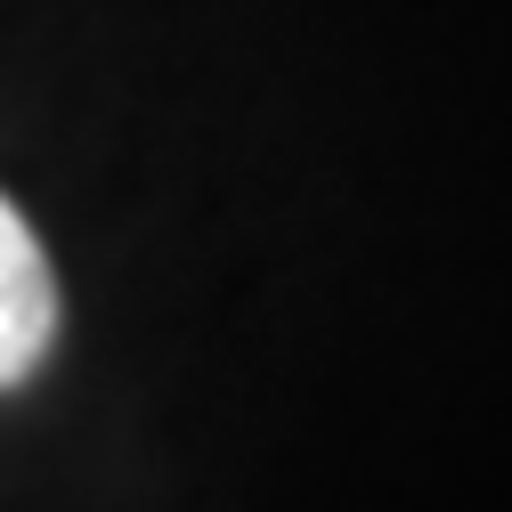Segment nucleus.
<instances>
[{"label": "nucleus", "instance_id": "1", "mask_svg": "<svg viewBox=\"0 0 512 512\" xmlns=\"http://www.w3.org/2000/svg\"><path fill=\"white\" fill-rule=\"evenodd\" d=\"M57 334V285H49V261H41V244L33 228L17 220V204L0 196V391L9 382H25L41 366Z\"/></svg>", "mask_w": 512, "mask_h": 512}]
</instances>
